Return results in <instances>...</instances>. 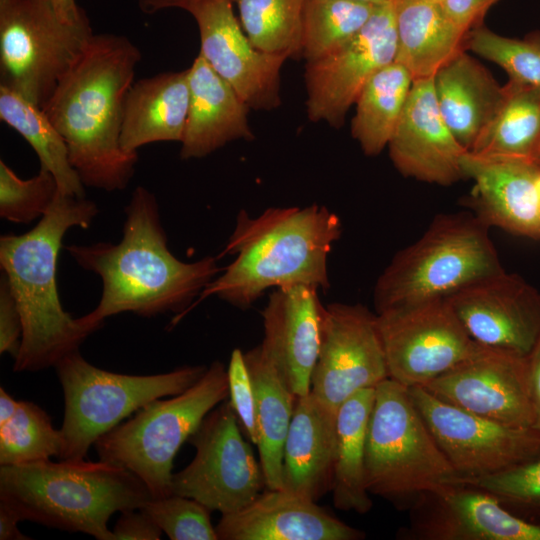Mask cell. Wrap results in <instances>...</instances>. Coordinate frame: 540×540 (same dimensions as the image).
Wrapping results in <instances>:
<instances>
[{"mask_svg":"<svg viewBox=\"0 0 540 540\" xmlns=\"http://www.w3.org/2000/svg\"><path fill=\"white\" fill-rule=\"evenodd\" d=\"M188 109V68L133 82L123 104L121 147L137 153L147 144L181 142Z\"/></svg>","mask_w":540,"mask_h":540,"instance_id":"cell-26","label":"cell"},{"mask_svg":"<svg viewBox=\"0 0 540 540\" xmlns=\"http://www.w3.org/2000/svg\"><path fill=\"white\" fill-rule=\"evenodd\" d=\"M250 42L267 53L301 55L306 0H232Z\"/></svg>","mask_w":540,"mask_h":540,"instance_id":"cell-35","label":"cell"},{"mask_svg":"<svg viewBox=\"0 0 540 540\" xmlns=\"http://www.w3.org/2000/svg\"><path fill=\"white\" fill-rule=\"evenodd\" d=\"M19 401H16L7 391L0 388V425L9 421L18 409Z\"/></svg>","mask_w":540,"mask_h":540,"instance_id":"cell-49","label":"cell"},{"mask_svg":"<svg viewBox=\"0 0 540 540\" xmlns=\"http://www.w3.org/2000/svg\"><path fill=\"white\" fill-rule=\"evenodd\" d=\"M232 0H192L185 8L200 34L199 54L249 108L280 105V71L286 54L257 49L241 28Z\"/></svg>","mask_w":540,"mask_h":540,"instance_id":"cell-16","label":"cell"},{"mask_svg":"<svg viewBox=\"0 0 540 540\" xmlns=\"http://www.w3.org/2000/svg\"><path fill=\"white\" fill-rule=\"evenodd\" d=\"M370 494L400 507L422 494L461 482L426 422L409 388L387 378L375 387L365 450Z\"/></svg>","mask_w":540,"mask_h":540,"instance_id":"cell-7","label":"cell"},{"mask_svg":"<svg viewBox=\"0 0 540 540\" xmlns=\"http://www.w3.org/2000/svg\"><path fill=\"white\" fill-rule=\"evenodd\" d=\"M440 113L457 141L470 151L499 107L504 85L466 50L433 77Z\"/></svg>","mask_w":540,"mask_h":540,"instance_id":"cell-27","label":"cell"},{"mask_svg":"<svg viewBox=\"0 0 540 540\" xmlns=\"http://www.w3.org/2000/svg\"><path fill=\"white\" fill-rule=\"evenodd\" d=\"M408 535L420 540H540V525L514 515L487 491L459 482L413 502Z\"/></svg>","mask_w":540,"mask_h":540,"instance_id":"cell-19","label":"cell"},{"mask_svg":"<svg viewBox=\"0 0 540 540\" xmlns=\"http://www.w3.org/2000/svg\"><path fill=\"white\" fill-rule=\"evenodd\" d=\"M99 210L85 197L58 194L49 211L28 232L0 238V266L17 302L23 324L15 372L55 367L79 351L92 334L62 307L56 282L57 260L70 228H88Z\"/></svg>","mask_w":540,"mask_h":540,"instance_id":"cell-4","label":"cell"},{"mask_svg":"<svg viewBox=\"0 0 540 540\" xmlns=\"http://www.w3.org/2000/svg\"><path fill=\"white\" fill-rule=\"evenodd\" d=\"M336 419L311 392L296 397L283 448V489L316 502L331 491Z\"/></svg>","mask_w":540,"mask_h":540,"instance_id":"cell-25","label":"cell"},{"mask_svg":"<svg viewBox=\"0 0 540 540\" xmlns=\"http://www.w3.org/2000/svg\"><path fill=\"white\" fill-rule=\"evenodd\" d=\"M396 26L395 61L413 80L432 78L459 52L467 34L446 16L440 0H392Z\"/></svg>","mask_w":540,"mask_h":540,"instance_id":"cell-28","label":"cell"},{"mask_svg":"<svg viewBox=\"0 0 540 540\" xmlns=\"http://www.w3.org/2000/svg\"><path fill=\"white\" fill-rule=\"evenodd\" d=\"M192 0H138V6L144 14H155L162 10L184 9Z\"/></svg>","mask_w":540,"mask_h":540,"instance_id":"cell-47","label":"cell"},{"mask_svg":"<svg viewBox=\"0 0 540 540\" xmlns=\"http://www.w3.org/2000/svg\"><path fill=\"white\" fill-rule=\"evenodd\" d=\"M422 387L484 418L536 428L528 357L487 349Z\"/></svg>","mask_w":540,"mask_h":540,"instance_id":"cell-18","label":"cell"},{"mask_svg":"<svg viewBox=\"0 0 540 540\" xmlns=\"http://www.w3.org/2000/svg\"><path fill=\"white\" fill-rule=\"evenodd\" d=\"M387 378L377 314L361 304L324 306L310 392L337 413L353 394L376 387Z\"/></svg>","mask_w":540,"mask_h":540,"instance_id":"cell-14","label":"cell"},{"mask_svg":"<svg viewBox=\"0 0 540 540\" xmlns=\"http://www.w3.org/2000/svg\"><path fill=\"white\" fill-rule=\"evenodd\" d=\"M64 439L50 416L31 401H19L13 417L0 425V465H18L61 457Z\"/></svg>","mask_w":540,"mask_h":540,"instance_id":"cell-36","label":"cell"},{"mask_svg":"<svg viewBox=\"0 0 540 540\" xmlns=\"http://www.w3.org/2000/svg\"><path fill=\"white\" fill-rule=\"evenodd\" d=\"M57 14L66 22H76L85 10L79 7L76 0H48Z\"/></svg>","mask_w":540,"mask_h":540,"instance_id":"cell-48","label":"cell"},{"mask_svg":"<svg viewBox=\"0 0 540 540\" xmlns=\"http://www.w3.org/2000/svg\"><path fill=\"white\" fill-rule=\"evenodd\" d=\"M124 212L118 243L66 246L80 267L102 280L97 306L78 317L92 333L106 318L124 312L142 317L180 313L221 271L218 257L184 262L170 252L157 199L147 188L134 189Z\"/></svg>","mask_w":540,"mask_h":540,"instance_id":"cell-1","label":"cell"},{"mask_svg":"<svg viewBox=\"0 0 540 540\" xmlns=\"http://www.w3.org/2000/svg\"><path fill=\"white\" fill-rule=\"evenodd\" d=\"M387 147L405 177L444 186L464 178L461 160L467 150L440 113L433 77L413 81Z\"/></svg>","mask_w":540,"mask_h":540,"instance_id":"cell-20","label":"cell"},{"mask_svg":"<svg viewBox=\"0 0 540 540\" xmlns=\"http://www.w3.org/2000/svg\"><path fill=\"white\" fill-rule=\"evenodd\" d=\"M412 400L461 481L490 475L540 456V431L463 410L422 386Z\"/></svg>","mask_w":540,"mask_h":540,"instance_id":"cell-13","label":"cell"},{"mask_svg":"<svg viewBox=\"0 0 540 540\" xmlns=\"http://www.w3.org/2000/svg\"><path fill=\"white\" fill-rule=\"evenodd\" d=\"M64 394L60 459L82 460L104 434L146 404L180 394L206 372L205 365H186L153 375H129L90 364L79 351L56 366Z\"/></svg>","mask_w":540,"mask_h":540,"instance_id":"cell-9","label":"cell"},{"mask_svg":"<svg viewBox=\"0 0 540 540\" xmlns=\"http://www.w3.org/2000/svg\"><path fill=\"white\" fill-rule=\"evenodd\" d=\"M354 1H361V2H366V3H370L374 5H382L389 2L390 0H354Z\"/></svg>","mask_w":540,"mask_h":540,"instance_id":"cell-50","label":"cell"},{"mask_svg":"<svg viewBox=\"0 0 540 540\" xmlns=\"http://www.w3.org/2000/svg\"><path fill=\"white\" fill-rule=\"evenodd\" d=\"M114 540H159L162 530L141 509L121 512L112 530Z\"/></svg>","mask_w":540,"mask_h":540,"instance_id":"cell-44","label":"cell"},{"mask_svg":"<svg viewBox=\"0 0 540 540\" xmlns=\"http://www.w3.org/2000/svg\"><path fill=\"white\" fill-rule=\"evenodd\" d=\"M93 34L86 12L71 23L48 0H0V85L42 107Z\"/></svg>","mask_w":540,"mask_h":540,"instance_id":"cell-10","label":"cell"},{"mask_svg":"<svg viewBox=\"0 0 540 540\" xmlns=\"http://www.w3.org/2000/svg\"><path fill=\"white\" fill-rule=\"evenodd\" d=\"M221 540H360L365 534L317 502L286 489H267L246 507L222 514Z\"/></svg>","mask_w":540,"mask_h":540,"instance_id":"cell-23","label":"cell"},{"mask_svg":"<svg viewBox=\"0 0 540 540\" xmlns=\"http://www.w3.org/2000/svg\"><path fill=\"white\" fill-rule=\"evenodd\" d=\"M323 307L317 288L294 285L275 289L262 311L264 338L260 345L297 397L311 390Z\"/></svg>","mask_w":540,"mask_h":540,"instance_id":"cell-22","label":"cell"},{"mask_svg":"<svg viewBox=\"0 0 540 540\" xmlns=\"http://www.w3.org/2000/svg\"><path fill=\"white\" fill-rule=\"evenodd\" d=\"M22 521L17 511L4 501L0 500V539L1 540H27L30 539L18 529V522Z\"/></svg>","mask_w":540,"mask_h":540,"instance_id":"cell-45","label":"cell"},{"mask_svg":"<svg viewBox=\"0 0 540 540\" xmlns=\"http://www.w3.org/2000/svg\"><path fill=\"white\" fill-rule=\"evenodd\" d=\"M375 387L359 390L339 408L332 479V500L337 509L365 514L373 502L366 485L365 450Z\"/></svg>","mask_w":540,"mask_h":540,"instance_id":"cell-30","label":"cell"},{"mask_svg":"<svg viewBox=\"0 0 540 540\" xmlns=\"http://www.w3.org/2000/svg\"><path fill=\"white\" fill-rule=\"evenodd\" d=\"M470 337L498 352L528 357L540 339V292L504 271L445 298Z\"/></svg>","mask_w":540,"mask_h":540,"instance_id":"cell-17","label":"cell"},{"mask_svg":"<svg viewBox=\"0 0 540 540\" xmlns=\"http://www.w3.org/2000/svg\"><path fill=\"white\" fill-rule=\"evenodd\" d=\"M376 314L389 378L406 387L424 386L487 350L445 299Z\"/></svg>","mask_w":540,"mask_h":540,"instance_id":"cell-12","label":"cell"},{"mask_svg":"<svg viewBox=\"0 0 540 540\" xmlns=\"http://www.w3.org/2000/svg\"><path fill=\"white\" fill-rule=\"evenodd\" d=\"M23 324L9 282L3 274L0 281V353L16 357L22 339Z\"/></svg>","mask_w":540,"mask_h":540,"instance_id":"cell-42","label":"cell"},{"mask_svg":"<svg viewBox=\"0 0 540 540\" xmlns=\"http://www.w3.org/2000/svg\"><path fill=\"white\" fill-rule=\"evenodd\" d=\"M488 228L475 214L436 216L379 276L373 291L376 313L445 299L504 271Z\"/></svg>","mask_w":540,"mask_h":540,"instance_id":"cell-6","label":"cell"},{"mask_svg":"<svg viewBox=\"0 0 540 540\" xmlns=\"http://www.w3.org/2000/svg\"><path fill=\"white\" fill-rule=\"evenodd\" d=\"M468 152L540 164V88L508 81L496 113Z\"/></svg>","mask_w":540,"mask_h":540,"instance_id":"cell-31","label":"cell"},{"mask_svg":"<svg viewBox=\"0 0 540 540\" xmlns=\"http://www.w3.org/2000/svg\"><path fill=\"white\" fill-rule=\"evenodd\" d=\"M465 49L500 66L509 81L540 88V31L510 38L480 25L467 33Z\"/></svg>","mask_w":540,"mask_h":540,"instance_id":"cell-37","label":"cell"},{"mask_svg":"<svg viewBox=\"0 0 540 540\" xmlns=\"http://www.w3.org/2000/svg\"><path fill=\"white\" fill-rule=\"evenodd\" d=\"M172 540H218L210 510L200 502L170 494L152 498L142 508Z\"/></svg>","mask_w":540,"mask_h":540,"instance_id":"cell-39","label":"cell"},{"mask_svg":"<svg viewBox=\"0 0 540 540\" xmlns=\"http://www.w3.org/2000/svg\"><path fill=\"white\" fill-rule=\"evenodd\" d=\"M229 396L227 369L214 361L203 376L170 399L159 398L101 436L100 460L122 466L146 485L153 498L172 494L174 458L206 415Z\"/></svg>","mask_w":540,"mask_h":540,"instance_id":"cell-8","label":"cell"},{"mask_svg":"<svg viewBox=\"0 0 540 540\" xmlns=\"http://www.w3.org/2000/svg\"><path fill=\"white\" fill-rule=\"evenodd\" d=\"M227 375L229 403L247 439L257 445L259 434L255 393L244 353L239 348L234 349L231 353Z\"/></svg>","mask_w":540,"mask_h":540,"instance_id":"cell-41","label":"cell"},{"mask_svg":"<svg viewBox=\"0 0 540 540\" xmlns=\"http://www.w3.org/2000/svg\"><path fill=\"white\" fill-rule=\"evenodd\" d=\"M413 81L408 70L394 61L374 74L361 91L351 133L366 155H378L388 146Z\"/></svg>","mask_w":540,"mask_h":540,"instance_id":"cell-32","label":"cell"},{"mask_svg":"<svg viewBox=\"0 0 540 540\" xmlns=\"http://www.w3.org/2000/svg\"><path fill=\"white\" fill-rule=\"evenodd\" d=\"M464 178L473 180L476 216L488 227L540 239V164L466 152Z\"/></svg>","mask_w":540,"mask_h":540,"instance_id":"cell-21","label":"cell"},{"mask_svg":"<svg viewBox=\"0 0 540 540\" xmlns=\"http://www.w3.org/2000/svg\"><path fill=\"white\" fill-rule=\"evenodd\" d=\"M252 381L258 424V451L266 488L283 489V448L296 397L261 345L244 353Z\"/></svg>","mask_w":540,"mask_h":540,"instance_id":"cell-29","label":"cell"},{"mask_svg":"<svg viewBox=\"0 0 540 540\" xmlns=\"http://www.w3.org/2000/svg\"><path fill=\"white\" fill-rule=\"evenodd\" d=\"M392 0L378 5L362 29L329 54L306 63L307 114L339 128L368 81L395 61Z\"/></svg>","mask_w":540,"mask_h":540,"instance_id":"cell-15","label":"cell"},{"mask_svg":"<svg viewBox=\"0 0 540 540\" xmlns=\"http://www.w3.org/2000/svg\"><path fill=\"white\" fill-rule=\"evenodd\" d=\"M153 497L128 469L104 461L50 459L0 465V500L22 521L114 540L115 512L141 509Z\"/></svg>","mask_w":540,"mask_h":540,"instance_id":"cell-5","label":"cell"},{"mask_svg":"<svg viewBox=\"0 0 540 540\" xmlns=\"http://www.w3.org/2000/svg\"><path fill=\"white\" fill-rule=\"evenodd\" d=\"M60 193L55 177L40 168L37 175L22 179L0 160V216L13 223L27 224L42 218Z\"/></svg>","mask_w":540,"mask_h":540,"instance_id":"cell-38","label":"cell"},{"mask_svg":"<svg viewBox=\"0 0 540 540\" xmlns=\"http://www.w3.org/2000/svg\"><path fill=\"white\" fill-rule=\"evenodd\" d=\"M448 19L462 32L482 25L488 10L498 0H440Z\"/></svg>","mask_w":540,"mask_h":540,"instance_id":"cell-43","label":"cell"},{"mask_svg":"<svg viewBox=\"0 0 540 540\" xmlns=\"http://www.w3.org/2000/svg\"><path fill=\"white\" fill-rule=\"evenodd\" d=\"M461 482L487 491L503 506L511 504L540 510V456L490 475Z\"/></svg>","mask_w":540,"mask_h":540,"instance_id":"cell-40","label":"cell"},{"mask_svg":"<svg viewBox=\"0 0 540 540\" xmlns=\"http://www.w3.org/2000/svg\"><path fill=\"white\" fill-rule=\"evenodd\" d=\"M529 380L536 413V428L540 431V339L528 356Z\"/></svg>","mask_w":540,"mask_h":540,"instance_id":"cell-46","label":"cell"},{"mask_svg":"<svg viewBox=\"0 0 540 540\" xmlns=\"http://www.w3.org/2000/svg\"><path fill=\"white\" fill-rule=\"evenodd\" d=\"M141 59L126 36L93 34L42 106L86 187L121 191L134 176L138 153L121 147L120 134L124 99Z\"/></svg>","mask_w":540,"mask_h":540,"instance_id":"cell-2","label":"cell"},{"mask_svg":"<svg viewBox=\"0 0 540 540\" xmlns=\"http://www.w3.org/2000/svg\"><path fill=\"white\" fill-rule=\"evenodd\" d=\"M0 119L28 142L40 168L55 177L62 194L85 197V186L69 160L66 143L42 107L0 85Z\"/></svg>","mask_w":540,"mask_h":540,"instance_id":"cell-33","label":"cell"},{"mask_svg":"<svg viewBox=\"0 0 540 540\" xmlns=\"http://www.w3.org/2000/svg\"><path fill=\"white\" fill-rule=\"evenodd\" d=\"M189 109L180 157L203 158L238 140H252L249 107L198 54L188 68Z\"/></svg>","mask_w":540,"mask_h":540,"instance_id":"cell-24","label":"cell"},{"mask_svg":"<svg viewBox=\"0 0 540 540\" xmlns=\"http://www.w3.org/2000/svg\"><path fill=\"white\" fill-rule=\"evenodd\" d=\"M377 6L354 0H306L301 56L310 62L337 49L362 29Z\"/></svg>","mask_w":540,"mask_h":540,"instance_id":"cell-34","label":"cell"},{"mask_svg":"<svg viewBox=\"0 0 540 540\" xmlns=\"http://www.w3.org/2000/svg\"><path fill=\"white\" fill-rule=\"evenodd\" d=\"M340 218L327 207H271L251 217L245 210L218 258L235 256L200 294L249 308L269 288L330 287L328 256L340 238Z\"/></svg>","mask_w":540,"mask_h":540,"instance_id":"cell-3","label":"cell"},{"mask_svg":"<svg viewBox=\"0 0 540 540\" xmlns=\"http://www.w3.org/2000/svg\"><path fill=\"white\" fill-rule=\"evenodd\" d=\"M241 430L229 401L211 410L188 439L196 453L184 469L173 473L172 494L227 514L262 493L264 474Z\"/></svg>","mask_w":540,"mask_h":540,"instance_id":"cell-11","label":"cell"}]
</instances>
